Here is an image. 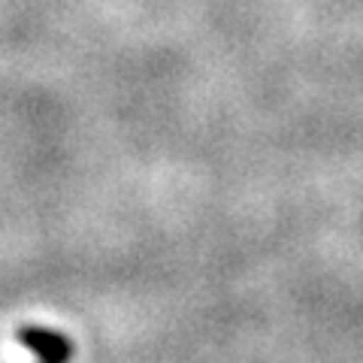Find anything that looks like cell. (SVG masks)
<instances>
[{"mask_svg": "<svg viewBox=\"0 0 363 363\" xmlns=\"http://www.w3.org/2000/svg\"><path fill=\"white\" fill-rule=\"evenodd\" d=\"M21 345H28L30 351L40 354V363H67L73 354V345L67 342L61 333L43 330V327H21L18 330Z\"/></svg>", "mask_w": 363, "mask_h": 363, "instance_id": "cell-1", "label": "cell"}]
</instances>
